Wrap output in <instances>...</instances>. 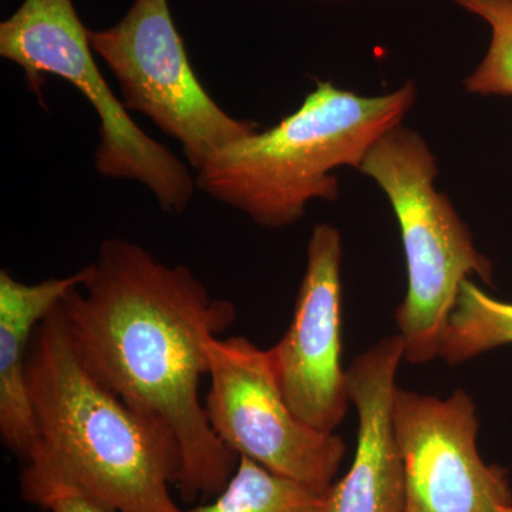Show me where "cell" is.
Returning <instances> with one entry per match:
<instances>
[{"mask_svg": "<svg viewBox=\"0 0 512 512\" xmlns=\"http://www.w3.org/2000/svg\"><path fill=\"white\" fill-rule=\"evenodd\" d=\"M83 285L60 306L92 375L173 446L184 503L221 493L239 457L212 430L200 402L207 343L237 319L188 266L165 265L123 238L101 242Z\"/></svg>", "mask_w": 512, "mask_h": 512, "instance_id": "cell-1", "label": "cell"}, {"mask_svg": "<svg viewBox=\"0 0 512 512\" xmlns=\"http://www.w3.org/2000/svg\"><path fill=\"white\" fill-rule=\"evenodd\" d=\"M60 303L30 340L36 437L20 495L45 510L63 495H82L110 512H184L171 495L180 476L173 446L87 369Z\"/></svg>", "mask_w": 512, "mask_h": 512, "instance_id": "cell-2", "label": "cell"}, {"mask_svg": "<svg viewBox=\"0 0 512 512\" xmlns=\"http://www.w3.org/2000/svg\"><path fill=\"white\" fill-rule=\"evenodd\" d=\"M416 83L362 96L318 82L301 106L265 131L222 148L197 171V188L259 227H291L312 201L335 202L336 170L357 171L372 147L403 124L417 100Z\"/></svg>", "mask_w": 512, "mask_h": 512, "instance_id": "cell-3", "label": "cell"}, {"mask_svg": "<svg viewBox=\"0 0 512 512\" xmlns=\"http://www.w3.org/2000/svg\"><path fill=\"white\" fill-rule=\"evenodd\" d=\"M360 173L379 185L399 224L407 292L394 312L404 360L424 365L439 357L447 320L471 276L493 284V264L437 190L439 165L427 141L412 128H392L367 154Z\"/></svg>", "mask_w": 512, "mask_h": 512, "instance_id": "cell-4", "label": "cell"}, {"mask_svg": "<svg viewBox=\"0 0 512 512\" xmlns=\"http://www.w3.org/2000/svg\"><path fill=\"white\" fill-rule=\"evenodd\" d=\"M89 32L73 0H23L0 23V56L22 69L30 92L40 101L47 77L73 84L99 117L97 174L141 184L161 210L183 214L198 190L194 175L131 119L97 66Z\"/></svg>", "mask_w": 512, "mask_h": 512, "instance_id": "cell-5", "label": "cell"}, {"mask_svg": "<svg viewBox=\"0 0 512 512\" xmlns=\"http://www.w3.org/2000/svg\"><path fill=\"white\" fill-rule=\"evenodd\" d=\"M89 39L119 84L124 107L178 141L195 171L259 130L254 121L228 114L202 86L168 0H134L120 22L90 30Z\"/></svg>", "mask_w": 512, "mask_h": 512, "instance_id": "cell-6", "label": "cell"}, {"mask_svg": "<svg viewBox=\"0 0 512 512\" xmlns=\"http://www.w3.org/2000/svg\"><path fill=\"white\" fill-rule=\"evenodd\" d=\"M207 350L211 384L204 406L218 439L272 473L329 490L345 457V441L293 414L268 352L244 336H212Z\"/></svg>", "mask_w": 512, "mask_h": 512, "instance_id": "cell-7", "label": "cell"}, {"mask_svg": "<svg viewBox=\"0 0 512 512\" xmlns=\"http://www.w3.org/2000/svg\"><path fill=\"white\" fill-rule=\"evenodd\" d=\"M394 427L404 464L403 512H500L512 505L507 471L484 463L476 404L397 389Z\"/></svg>", "mask_w": 512, "mask_h": 512, "instance_id": "cell-8", "label": "cell"}, {"mask_svg": "<svg viewBox=\"0 0 512 512\" xmlns=\"http://www.w3.org/2000/svg\"><path fill=\"white\" fill-rule=\"evenodd\" d=\"M342 235L315 225L291 325L268 352L286 403L303 423L335 433L350 403L342 366Z\"/></svg>", "mask_w": 512, "mask_h": 512, "instance_id": "cell-9", "label": "cell"}, {"mask_svg": "<svg viewBox=\"0 0 512 512\" xmlns=\"http://www.w3.org/2000/svg\"><path fill=\"white\" fill-rule=\"evenodd\" d=\"M402 360L397 333L360 353L346 370L359 427L352 466L329 488L328 512H403L404 464L393 417Z\"/></svg>", "mask_w": 512, "mask_h": 512, "instance_id": "cell-10", "label": "cell"}, {"mask_svg": "<svg viewBox=\"0 0 512 512\" xmlns=\"http://www.w3.org/2000/svg\"><path fill=\"white\" fill-rule=\"evenodd\" d=\"M87 276L89 266L64 278L25 284L0 271V437L23 463L36 437L26 384L30 340L36 326Z\"/></svg>", "mask_w": 512, "mask_h": 512, "instance_id": "cell-11", "label": "cell"}, {"mask_svg": "<svg viewBox=\"0 0 512 512\" xmlns=\"http://www.w3.org/2000/svg\"><path fill=\"white\" fill-rule=\"evenodd\" d=\"M328 495L239 457L221 493L184 512H328Z\"/></svg>", "mask_w": 512, "mask_h": 512, "instance_id": "cell-12", "label": "cell"}, {"mask_svg": "<svg viewBox=\"0 0 512 512\" xmlns=\"http://www.w3.org/2000/svg\"><path fill=\"white\" fill-rule=\"evenodd\" d=\"M512 343V303L491 298L471 279L461 286L441 338L439 357L457 366Z\"/></svg>", "mask_w": 512, "mask_h": 512, "instance_id": "cell-13", "label": "cell"}, {"mask_svg": "<svg viewBox=\"0 0 512 512\" xmlns=\"http://www.w3.org/2000/svg\"><path fill=\"white\" fill-rule=\"evenodd\" d=\"M451 2L487 23L491 33L483 60L463 80L464 89L480 96H512V0Z\"/></svg>", "mask_w": 512, "mask_h": 512, "instance_id": "cell-14", "label": "cell"}, {"mask_svg": "<svg viewBox=\"0 0 512 512\" xmlns=\"http://www.w3.org/2000/svg\"><path fill=\"white\" fill-rule=\"evenodd\" d=\"M50 512H110L82 495H63L47 508Z\"/></svg>", "mask_w": 512, "mask_h": 512, "instance_id": "cell-15", "label": "cell"}, {"mask_svg": "<svg viewBox=\"0 0 512 512\" xmlns=\"http://www.w3.org/2000/svg\"><path fill=\"white\" fill-rule=\"evenodd\" d=\"M500 512H512V505H508V507L501 508Z\"/></svg>", "mask_w": 512, "mask_h": 512, "instance_id": "cell-16", "label": "cell"}]
</instances>
